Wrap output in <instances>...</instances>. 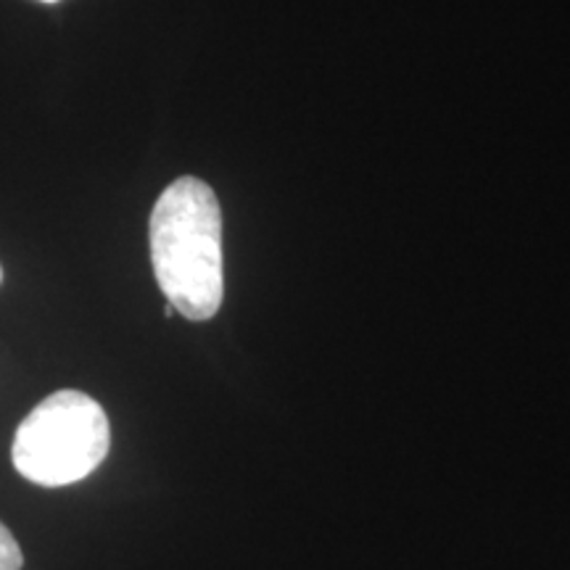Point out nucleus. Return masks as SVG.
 Masks as SVG:
<instances>
[{"label": "nucleus", "instance_id": "nucleus-1", "mask_svg": "<svg viewBox=\"0 0 570 570\" xmlns=\"http://www.w3.org/2000/svg\"><path fill=\"white\" fill-rule=\"evenodd\" d=\"M151 265L167 302L183 317L204 323L225 298L223 209L198 177H180L154 204Z\"/></svg>", "mask_w": 570, "mask_h": 570}, {"label": "nucleus", "instance_id": "nucleus-2", "mask_svg": "<svg viewBox=\"0 0 570 570\" xmlns=\"http://www.w3.org/2000/svg\"><path fill=\"white\" fill-rule=\"evenodd\" d=\"M111 446L109 417L82 391H56L21 420L11 458L21 479L38 487H71L106 460Z\"/></svg>", "mask_w": 570, "mask_h": 570}, {"label": "nucleus", "instance_id": "nucleus-3", "mask_svg": "<svg viewBox=\"0 0 570 570\" xmlns=\"http://www.w3.org/2000/svg\"><path fill=\"white\" fill-rule=\"evenodd\" d=\"M21 566H24V554H21L19 541L0 523V570H21Z\"/></svg>", "mask_w": 570, "mask_h": 570}, {"label": "nucleus", "instance_id": "nucleus-4", "mask_svg": "<svg viewBox=\"0 0 570 570\" xmlns=\"http://www.w3.org/2000/svg\"><path fill=\"white\" fill-rule=\"evenodd\" d=\"M42 3H56V0H42Z\"/></svg>", "mask_w": 570, "mask_h": 570}, {"label": "nucleus", "instance_id": "nucleus-5", "mask_svg": "<svg viewBox=\"0 0 570 570\" xmlns=\"http://www.w3.org/2000/svg\"><path fill=\"white\" fill-rule=\"evenodd\" d=\"M0 283H3V269H0Z\"/></svg>", "mask_w": 570, "mask_h": 570}]
</instances>
